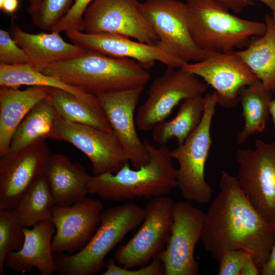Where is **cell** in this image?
<instances>
[{
	"instance_id": "obj_1",
	"label": "cell",
	"mask_w": 275,
	"mask_h": 275,
	"mask_svg": "<svg viewBox=\"0 0 275 275\" xmlns=\"http://www.w3.org/2000/svg\"><path fill=\"white\" fill-rule=\"evenodd\" d=\"M219 188L204 213L203 245L217 262L229 251L248 252L260 270L275 239V223L252 204L240 188L237 176L223 171Z\"/></svg>"
},
{
	"instance_id": "obj_2",
	"label": "cell",
	"mask_w": 275,
	"mask_h": 275,
	"mask_svg": "<svg viewBox=\"0 0 275 275\" xmlns=\"http://www.w3.org/2000/svg\"><path fill=\"white\" fill-rule=\"evenodd\" d=\"M143 142L150 156L147 164L134 170L128 162L116 173L92 176L89 194L121 202L164 196L177 187V169L167 144L156 148L147 140Z\"/></svg>"
},
{
	"instance_id": "obj_3",
	"label": "cell",
	"mask_w": 275,
	"mask_h": 275,
	"mask_svg": "<svg viewBox=\"0 0 275 275\" xmlns=\"http://www.w3.org/2000/svg\"><path fill=\"white\" fill-rule=\"evenodd\" d=\"M41 72L95 95L144 87L150 78L146 69L133 60L89 50Z\"/></svg>"
},
{
	"instance_id": "obj_4",
	"label": "cell",
	"mask_w": 275,
	"mask_h": 275,
	"mask_svg": "<svg viewBox=\"0 0 275 275\" xmlns=\"http://www.w3.org/2000/svg\"><path fill=\"white\" fill-rule=\"evenodd\" d=\"M187 22L197 45L208 52L228 53L263 35L265 22L244 19L214 0H186Z\"/></svg>"
},
{
	"instance_id": "obj_5",
	"label": "cell",
	"mask_w": 275,
	"mask_h": 275,
	"mask_svg": "<svg viewBox=\"0 0 275 275\" xmlns=\"http://www.w3.org/2000/svg\"><path fill=\"white\" fill-rule=\"evenodd\" d=\"M145 208L126 202L103 210L94 235L80 250L72 254H54L57 270L61 275H93L105 266L106 255L130 231L142 223Z\"/></svg>"
},
{
	"instance_id": "obj_6",
	"label": "cell",
	"mask_w": 275,
	"mask_h": 275,
	"mask_svg": "<svg viewBox=\"0 0 275 275\" xmlns=\"http://www.w3.org/2000/svg\"><path fill=\"white\" fill-rule=\"evenodd\" d=\"M205 106L201 120L184 142L170 150V155L178 164L177 187L186 201L200 204L209 203L213 190L205 178V167L212 140L211 126L218 102L214 92L205 96Z\"/></svg>"
},
{
	"instance_id": "obj_7",
	"label": "cell",
	"mask_w": 275,
	"mask_h": 275,
	"mask_svg": "<svg viewBox=\"0 0 275 275\" xmlns=\"http://www.w3.org/2000/svg\"><path fill=\"white\" fill-rule=\"evenodd\" d=\"M141 11L156 33L160 48L186 63L203 60L213 52L200 48L193 40L187 22L186 2L178 0H146Z\"/></svg>"
},
{
	"instance_id": "obj_8",
	"label": "cell",
	"mask_w": 275,
	"mask_h": 275,
	"mask_svg": "<svg viewBox=\"0 0 275 275\" xmlns=\"http://www.w3.org/2000/svg\"><path fill=\"white\" fill-rule=\"evenodd\" d=\"M174 202L164 196L152 198L145 208L141 226L125 245L116 252L114 259L127 269L142 267L164 249L173 222Z\"/></svg>"
},
{
	"instance_id": "obj_9",
	"label": "cell",
	"mask_w": 275,
	"mask_h": 275,
	"mask_svg": "<svg viewBox=\"0 0 275 275\" xmlns=\"http://www.w3.org/2000/svg\"><path fill=\"white\" fill-rule=\"evenodd\" d=\"M239 185L252 204L275 223V142L257 140L253 149L238 150Z\"/></svg>"
},
{
	"instance_id": "obj_10",
	"label": "cell",
	"mask_w": 275,
	"mask_h": 275,
	"mask_svg": "<svg viewBox=\"0 0 275 275\" xmlns=\"http://www.w3.org/2000/svg\"><path fill=\"white\" fill-rule=\"evenodd\" d=\"M80 31L117 34L154 45L158 41L138 0H93L84 13Z\"/></svg>"
},
{
	"instance_id": "obj_11",
	"label": "cell",
	"mask_w": 275,
	"mask_h": 275,
	"mask_svg": "<svg viewBox=\"0 0 275 275\" xmlns=\"http://www.w3.org/2000/svg\"><path fill=\"white\" fill-rule=\"evenodd\" d=\"M206 89V85L196 75L180 68H168L153 81L146 100L138 108V129L142 131L153 129L166 120L181 101L203 95Z\"/></svg>"
},
{
	"instance_id": "obj_12",
	"label": "cell",
	"mask_w": 275,
	"mask_h": 275,
	"mask_svg": "<svg viewBox=\"0 0 275 275\" xmlns=\"http://www.w3.org/2000/svg\"><path fill=\"white\" fill-rule=\"evenodd\" d=\"M204 213L187 201L174 203L171 231L164 249L158 257L164 275H196L199 265L195 249L201 239Z\"/></svg>"
},
{
	"instance_id": "obj_13",
	"label": "cell",
	"mask_w": 275,
	"mask_h": 275,
	"mask_svg": "<svg viewBox=\"0 0 275 275\" xmlns=\"http://www.w3.org/2000/svg\"><path fill=\"white\" fill-rule=\"evenodd\" d=\"M53 139L71 144L90 160L94 175L116 173L129 162L113 132L58 119Z\"/></svg>"
},
{
	"instance_id": "obj_14",
	"label": "cell",
	"mask_w": 275,
	"mask_h": 275,
	"mask_svg": "<svg viewBox=\"0 0 275 275\" xmlns=\"http://www.w3.org/2000/svg\"><path fill=\"white\" fill-rule=\"evenodd\" d=\"M180 69L203 78L217 94V104L226 108L236 105L243 88L259 80L235 51L213 52L205 59L187 63Z\"/></svg>"
},
{
	"instance_id": "obj_15",
	"label": "cell",
	"mask_w": 275,
	"mask_h": 275,
	"mask_svg": "<svg viewBox=\"0 0 275 275\" xmlns=\"http://www.w3.org/2000/svg\"><path fill=\"white\" fill-rule=\"evenodd\" d=\"M51 155L45 140L0 156V209L12 210L31 184L43 174Z\"/></svg>"
},
{
	"instance_id": "obj_16",
	"label": "cell",
	"mask_w": 275,
	"mask_h": 275,
	"mask_svg": "<svg viewBox=\"0 0 275 275\" xmlns=\"http://www.w3.org/2000/svg\"><path fill=\"white\" fill-rule=\"evenodd\" d=\"M103 210L100 200L86 197L69 206L55 205L51 218L56 228L52 253L72 254L81 250L97 229Z\"/></svg>"
},
{
	"instance_id": "obj_17",
	"label": "cell",
	"mask_w": 275,
	"mask_h": 275,
	"mask_svg": "<svg viewBox=\"0 0 275 275\" xmlns=\"http://www.w3.org/2000/svg\"><path fill=\"white\" fill-rule=\"evenodd\" d=\"M144 87L96 95L111 127L133 167L147 164L150 156L138 134L135 111Z\"/></svg>"
},
{
	"instance_id": "obj_18",
	"label": "cell",
	"mask_w": 275,
	"mask_h": 275,
	"mask_svg": "<svg viewBox=\"0 0 275 275\" xmlns=\"http://www.w3.org/2000/svg\"><path fill=\"white\" fill-rule=\"evenodd\" d=\"M65 33L71 42L78 46L111 57L133 60L146 69L152 67L156 62L175 69L186 64L156 45L134 41L122 35L88 34L75 29Z\"/></svg>"
},
{
	"instance_id": "obj_19",
	"label": "cell",
	"mask_w": 275,
	"mask_h": 275,
	"mask_svg": "<svg viewBox=\"0 0 275 275\" xmlns=\"http://www.w3.org/2000/svg\"><path fill=\"white\" fill-rule=\"evenodd\" d=\"M24 240L20 249L10 252L5 260L9 269L25 273L36 268L41 275H52L56 271L51 243L56 228L51 222L40 223L23 228Z\"/></svg>"
},
{
	"instance_id": "obj_20",
	"label": "cell",
	"mask_w": 275,
	"mask_h": 275,
	"mask_svg": "<svg viewBox=\"0 0 275 275\" xmlns=\"http://www.w3.org/2000/svg\"><path fill=\"white\" fill-rule=\"evenodd\" d=\"M43 175L56 206H69L86 197L92 177L81 164L61 154L51 155Z\"/></svg>"
},
{
	"instance_id": "obj_21",
	"label": "cell",
	"mask_w": 275,
	"mask_h": 275,
	"mask_svg": "<svg viewBox=\"0 0 275 275\" xmlns=\"http://www.w3.org/2000/svg\"><path fill=\"white\" fill-rule=\"evenodd\" d=\"M12 37L26 53L31 64L42 71L48 66L77 58L87 50L66 42L59 33L30 34L14 26Z\"/></svg>"
},
{
	"instance_id": "obj_22",
	"label": "cell",
	"mask_w": 275,
	"mask_h": 275,
	"mask_svg": "<svg viewBox=\"0 0 275 275\" xmlns=\"http://www.w3.org/2000/svg\"><path fill=\"white\" fill-rule=\"evenodd\" d=\"M50 88L30 86L23 90L0 88V156L10 151L16 128L29 111L46 98Z\"/></svg>"
},
{
	"instance_id": "obj_23",
	"label": "cell",
	"mask_w": 275,
	"mask_h": 275,
	"mask_svg": "<svg viewBox=\"0 0 275 275\" xmlns=\"http://www.w3.org/2000/svg\"><path fill=\"white\" fill-rule=\"evenodd\" d=\"M265 33L251 39L246 47L235 51L264 87L275 90V22L272 16L265 15Z\"/></svg>"
},
{
	"instance_id": "obj_24",
	"label": "cell",
	"mask_w": 275,
	"mask_h": 275,
	"mask_svg": "<svg viewBox=\"0 0 275 275\" xmlns=\"http://www.w3.org/2000/svg\"><path fill=\"white\" fill-rule=\"evenodd\" d=\"M59 116L48 99L42 100L26 114L13 135L10 151L19 150L41 140L53 139Z\"/></svg>"
},
{
	"instance_id": "obj_25",
	"label": "cell",
	"mask_w": 275,
	"mask_h": 275,
	"mask_svg": "<svg viewBox=\"0 0 275 275\" xmlns=\"http://www.w3.org/2000/svg\"><path fill=\"white\" fill-rule=\"evenodd\" d=\"M47 98L60 118L69 122L113 132L99 101L98 103L88 102L66 91L56 88L49 89Z\"/></svg>"
},
{
	"instance_id": "obj_26",
	"label": "cell",
	"mask_w": 275,
	"mask_h": 275,
	"mask_svg": "<svg viewBox=\"0 0 275 275\" xmlns=\"http://www.w3.org/2000/svg\"><path fill=\"white\" fill-rule=\"evenodd\" d=\"M42 86L66 91L85 101L98 103L97 96L56 77L45 74L31 64L7 65L0 64V86L18 89L21 86Z\"/></svg>"
},
{
	"instance_id": "obj_27",
	"label": "cell",
	"mask_w": 275,
	"mask_h": 275,
	"mask_svg": "<svg viewBox=\"0 0 275 275\" xmlns=\"http://www.w3.org/2000/svg\"><path fill=\"white\" fill-rule=\"evenodd\" d=\"M205 106V97L199 95L183 100L176 116L169 121H163L152 129L154 141L166 145L175 138L183 144L200 122Z\"/></svg>"
},
{
	"instance_id": "obj_28",
	"label": "cell",
	"mask_w": 275,
	"mask_h": 275,
	"mask_svg": "<svg viewBox=\"0 0 275 275\" xmlns=\"http://www.w3.org/2000/svg\"><path fill=\"white\" fill-rule=\"evenodd\" d=\"M271 92L264 87L260 80L240 91L239 100L244 124L237 137L238 144L244 143L250 136L265 130L269 115V104L273 99Z\"/></svg>"
},
{
	"instance_id": "obj_29",
	"label": "cell",
	"mask_w": 275,
	"mask_h": 275,
	"mask_svg": "<svg viewBox=\"0 0 275 275\" xmlns=\"http://www.w3.org/2000/svg\"><path fill=\"white\" fill-rule=\"evenodd\" d=\"M55 206L48 183L43 174L38 177L21 197L13 212L23 228L51 222Z\"/></svg>"
},
{
	"instance_id": "obj_30",
	"label": "cell",
	"mask_w": 275,
	"mask_h": 275,
	"mask_svg": "<svg viewBox=\"0 0 275 275\" xmlns=\"http://www.w3.org/2000/svg\"><path fill=\"white\" fill-rule=\"evenodd\" d=\"M23 227L12 210L0 209V274H5V260L8 253L20 249L24 240Z\"/></svg>"
},
{
	"instance_id": "obj_31",
	"label": "cell",
	"mask_w": 275,
	"mask_h": 275,
	"mask_svg": "<svg viewBox=\"0 0 275 275\" xmlns=\"http://www.w3.org/2000/svg\"><path fill=\"white\" fill-rule=\"evenodd\" d=\"M75 0H43L37 9L31 14L36 26L51 31L71 8Z\"/></svg>"
},
{
	"instance_id": "obj_32",
	"label": "cell",
	"mask_w": 275,
	"mask_h": 275,
	"mask_svg": "<svg viewBox=\"0 0 275 275\" xmlns=\"http://www.w3.org/2000/svg\"><path fill=\"white\" fill-rule=\"evenodd\" d=\"M0 64L7 65L31 64L25 51L9 33L0 30Z\"/></svg>"
},
{
	"instance_id": "obj_33",
	"label": "cell",
	"mask_w": 275,
	"mask_h": 275,
	"mask_svg": "<svg viewBox=\"0 0 275 275\" xmlns=\"http://www.w3.org/2000/svg\"><path fill=\"white\" fill-rule=\"evenodd\" d=\"M114 259H110L105 264V270L102 275H164L163 264L158 256L151 262L136 269H127L117 265Z\"/></svg>"
},
{
	"instance_id": "obj_34",
	"label": "cell",
	"mask_w": 275,
	"mask_h": 275,
	"mask_svg": "<svg viewBox=\"0 0 275 275\" xmlns=\"http://www.w3.org/2000/svg\"><path fill=\"white\" fill-rule=\"evenodd\" d=\"M93 1L75 0L68 12L51 31L60 33L72 29L80 31L84 13Z\"/></svg>"
},
{
	"instance_id": "obj_35",
	"label": "cell",
	"mask_w": 275,
	"mask_h": 275,
	"mask_svg": "<svg viewBox=\"0 0 275 275\" xmlns=\"http://www.w3.org/2000/svg\"><path fill=\"white\" fill-rule=\"evenodd\" d=\"M244 251L233 250L225 253L219 261V275H240Z\"/></svg>"
},
{
	"instance_id": "obj_36",
	"label": "cell",
	"mask_w": 275,
	"mask_h": 275,
	"mask_svg": "<svg viewBox=\"0 0 275 275\" xmlns=\"http://www.w3.org/2000/svg\"><path fill=\"white\" fill-rule=\"evenodd\" d=\"M260 269L252 256L244 251L240 275H258Z\"/></svg>"
},
{
	"instance_id": "obj_37",
	"label": "cell",
	"mask_w": 275,
	"mask_h": 275,
	"mask_svg": "<svg viewBox=\"0 0 275 275\" xmlns=\"http://www.w3.org/2000/svg\"><path fill=\"white\" fill-rule=\"evenodd\" d=\"M235 13H239L249 5H253L252 0H214Z\"/></svg>"
},
{
	"instance_id": "obj_38",
	"label": "cell",
	"mask_w": 275,
	"mask_h": 275,
	"mask_svg": "<svg viewBox=\"0 0 275 275\" xmlns=\"http://www.w3.org/2000/svg\"><path fill=\"white\" fill-rule=\"evenodd\" d=\"M260 272L262 275H275V239L268 258Z\"/></svg>"
},
{
	"instance_id": "obj_39",
	"label": "cell",
	"mask_w": 275,
	"mask_h": 275,
	"mask_svg": "<svg viewBox=\"0 0 275 275\" xmlns=\"http://www.w3.org/2000/svg\"><path fill=\"white\" fill-rule=\"evenodd\" d=\"M19 6V0H4L0 9L5 13L13 14Z\"/></svg>"
},
{
	"instance_id": "obj_40",
	"label": "cell",
	"mask_w": 275,
	"mask_h": 275,
	"mask_svg": "<svg viewBox=\"0 0 275 275\" xmlns=\"http://www.w3.org/2000/svg\"><path fill=\"white\" fill-rule=\"evenodd\" d=\"M43 0H30V5L27 9L28 12L31 14L34 12L38 8Z\"/></svg>"
},
{
	"instance_id": "obj_41",
	"label": "cell",
	"mask_w": 275,
	"mask_h": 275,
	"mask_svg": "<svg viewBox=\"0 0 275 275\" xmlns=\"http://www.w3.org/2000/svg\"><path fill=\"white\" fill-rule=\"evenodd\" d=\"M269 114L271 115L273 127L275 129V97L270 101L269 104Z\"/></svg>"
},
{
	"instance_id": "obj_42",
	"label": "cell",
	"mask_w": 275,
	"mask_h": 275,
	"mask_svg": "<svg viewBox=\"0 0 275 275\" xmlns=\"http://www.w3.org/2000/svg\"><path fill=\"white\" fill-rule=\"evenodd\" d=\"M253 1L254 0H252ZM264 4H265L267 7H268L270 10L273 12L275 10V0H258Z\"/></svg>"
},
{
	"instance_id": "obj_43",
	"label": "cell",
	"mask_w": 275,
	"mask_h": 275,
	"mask_svg": "<svg viewBox=\"0 0 275 275\" xmlns=\"http://www.w3.org/2000/svg\"><path fill=\"white\" fill-rule=\"evenodd\" d=\"M272 17L275 22V10L272 12Z\"/></svg>"
}]
</instances>
